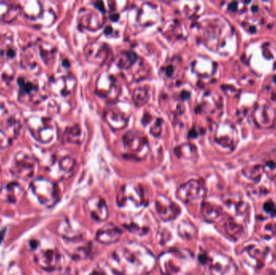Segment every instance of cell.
I'll list each match as a JSON object with an SVG mask.
<instances>
[{
	"label": "cell",
	"mask_w": 276,
	"mask_h": 275,
	"mask_svg": "<svg viewBox=\"0 0 276 275\" xmlns=\"http://www.w3.org/2000/svg\"><path fill=\"white\" fill-rule=\"evenodd\" d=\"M150 97H151L150 90L147 86H140L136 88L132 93V100L136 106H143L147 104L150 100Z\"/></svg>",
	"instance_id": "32"
},
{
	"label": "cell",
	"mask_w": 276,
	"mask_h": 275,
	"mask_svg": "<svg viewBox=\"0 0 276 275\" xmlns=\"http://www.w3.org/2000/svg\"><path fill=\"white\" fill-rule=\"evenodd\" d=\"M127 230L129 231V232H132L134 234L140 235V236H143V235L147 234V232H149V228H146V227H141L140 225L136 224H130L128 225H124Z\"/></svg>",
	"instance_id": "36"
},
{
	"label": "cell",
	"mask_w": 276,
	"mask_h": 275,
	"mask_svg": "<svg viewBox=\"0 0 276 275\" xmlns=\"http://www.w3.org/2000/svg\"><path fill=\"white\" fill-rule=\"evenodd\" d=\"M24 194V190L16 182L7 184L0 190V197L6 200L7 202L17 203L23 197Z\"/></svg>",
	"instance_id": "22"
},
{
	"label": "cell",
	"mask_w": 276,
	"mask_h": 275,
	"mask_svg": "<svg viewBox=\"0 0 276 275\" xmlns=\"http://www.w3.org/2000/svg\"><path fill=\"white\" fill-rule=\"evenodd\" d=\"M122 233L121 229L115 224H106L96 232V241L103 245H112L120 240Z\"/></svg>",
	"instance_id": "14"
},
{
	"label": "cell",
	"mask_w": 276,
	"mask_h": 275,
	"mask_svg": "<svg viewBox=\"0 0 276 275\" xmlns=\"http://www.w3.org/2000/svg\"><path fill=\"white\" fill-rule=\"evenodd\" d=\"M106 122L113 130H121L128 124V116L118 108H112L104 115Z\"/></svg>",
	"instance_id": "20"
},
{
	"label": "cell",
	"mask_w": 276,
	"mask_h": 275,
	"mask_svg": "<svg viewBox=\"0 0 276 275\" xmlns=\"http://www.w3.org/2000/svg\"><path fill=\"white\" fill-rule=\"evenodd\" d=\"M21 13V6L10 3L0 2V20L5 22L14 21Z\"/></svg>",
	"instance_id": "25"
},
{
	"label": "cell",
	"mask_w": 276,
	"mask_h": 275,
	"mask_svg": "<svg viewBox=\"0 0 276 275\" xmlns=\"http://www.w3.org/2000/svg\"><path fill=\"white\" fill-rule=\"evenodd\" d=\"M120 92L121 87L116 77L108 72L102 73L96 82V95L108 101H115Z\"/></svg>",
	"instance_id": "6"
},
{
	"label": "cell",
	"mask_w": 276,
	"mask_h": 275,
	"mask_svg": "<svg viewBox=\"0 0 276 275\" xmlns=\"http://www.w3.org/2000/svg\"><path fill=\"white\" fill-rule=\"evenodd\" d=\"M178 233L182 238L189 241L195 237L196 230L195 226L191 222L182 221L178 226Z\"/></svg>",
	"instance_id": "33"
},
{
	"label": "cell",
	"mask_w": 276,
	"mask_h": 275,
	"mask_svg": "<svg viewBox=\"0 0 276 275\" xmlns=\"http://www.w3.org/2000/svg\"><path fill=\"white\" fill-rule=\"evenodd\" d=\"M59 232L63 237L71 241L79 240L83 237V233L80 228L69 220H65L60 224Z\"/></svg>",
	"instance_id": "24"
},
{
	"label": "cell",
	"mask_w": 276,
	"mask_h": 275,
	"mask_svg": "<svg viewBox=\"0 0 276 275\" xmlns=\"http://www.w3.org/2000/svg\"><path fill=\"white\" fill-rule=\"evenodd\" d=\"M53 91L62 96L72 94L76 86V78L73 74L69 73L53 80L52 82Z\"/></svg>",
	"instance_id": "19"
},
{
	"label": "cell",
	"mask_w": 276,
	"mask_h": 275,
	"mask_svg": "<svg viewBox=\"0 0 276 275\" xmlns=\"http://www.w3.org/2000/svg\"><path fill=\"white\" fill-rule=\"evenodd\" d=\"M159 18L158 7L150 3H146L138 12L137 21L141 26L149 27L155 25Z\"/></svg>",
	"instance_id": "18"
},
{
	"label": "cell",
	"mask_w": 276,
	"mask_h": 275,
	"mask_svg": "<svg viewBox=\"0 0 276 275\" xmlns=\"http://www.w3.org/2000/svg\"><path fill=\"white\" fill-rule=\"evenodd\" d=\"M104 13L100 11L97 12L84 9L81 11L79 19V24L82 28L89 31H97L104 26Z\"/></svg>",
	"instance_id": "12"
},
{
	"label": "cell",
	"mask_w": 276,
	"mask_h": 275,
	"mask_svg": "<svg viewBox=\"0 0 276 275\" xmlns=\"http://www.w3.org/2000/svg\"><path fill=\"white\" fill-rule=\"evenodd\" d=\"M162 71L164 73L165 77L171 78L174 75V73H175V65H174V64L172 63L167 64V65L163 66Z\"/></svg>",
	"instance_id": "38"
},
{
	"label": "cell",
	"mask_w": 276,
	"mask_h": 275,
	"mask_svg": "<svg viewBox=\"0 0 276 275\" xmlns=\"http://www.w3.org/2000/svg\"><path fill=\"white\" fill-rule=\"evenodd\" d=\"M109 264L117 274H147L155 268L156 259L143 245L128 243L114 251L110 257Z\"/></svg>",
	"instance_id": "1"
},
{
	"label": "cell",
	"mask_w": 276,
	"mask_h": 275,
	"mask_svg": "<svg viewBox=\"0 0 276 275\" xmlns=\"http://www.w3.org/2000/svg\"><path fill=\"white\" fill-rule=\"evenodd\" d=\"M86 53L88 61L101 65L108 59L110 54V49L108 45L100 42H94L88 45Z\"/></svg>",
	"instance_id": "16"
},
{
	"label": "cell",
	"mask_w": 276,
	"mask_h": 275,
	"mask_svg": "<svg viewBox=\"0 0 276 275\" xmlns=\"http://www.w3.org/2000/svg\"><path fill=\"white\" fill-rule=\"evenodd\" d=\"M39 54L41 56V59L45 61V63H48L51 59H53L54 57L55 52L54 48L49 44L43 42L42 44L38 45Z\"/></svg>",
	"instance_id": "34"
},
{
	"label": "cell",
	"mask_w": 276,
	"mask_h": 275,
	"mask_svg": "<svg viewBox=\"0 0 276 275\" xmlns=\"http://www.w3.org/2000/svg\"><path fill=\"white\" fill-rule=\"evenodd\" d=\"M214 64L205 57H196L191 61V69L198 77H206L214 73Z\"/></svg>",
	"instance_id": "21"
},
{
	"label": "cell",
	"mask_w": 276,
	"mask_h": 275,
	"mask_svg": "<svg viewBox=\"0 0 276 275\" xmlns=\"http://www.w3.org/2000/svg\"><path fill=\"white\" fill-rule=\"evenodd\" d=\"M164 33L167 37H171V39L179 40L184 38L186 31L179 21H173L169 23V25L166 26Z\"/></svg>",
	"instance_id": "28"
},
{
	"label": "cell",
	"mask_w": 276,
	"mask_h": 275,
	"mask_svg": "<svg viewBox=\"0 0 276 275\" xmlns=\"http://www.w3.org/2000/svg\"><path fill=\"white\" fill-rule=\"evenodd\" d=\"M26 125L32 136L39 142L49 143L56 137V126L49 117H29L27 119Z\"/></svg>",
	"instance_id": "3"
},
{
	"label": "cell",
	"mask_w": 276,
	"mask_h": 275,
	"mask_svg": "<svg viewBox=\"0 0 276 275\" xmlns=\"http://www.w3.org/2000/svg\"><path fill=\"white\" fill-rule=\"evenodd\" d=\"M37 165V160L32 155L20 152L15 156L12 169L15 175L26 179L33 177Z\"/></svg>",
	"instance_id": "8"
},
{
	"label": "cell",
	"mask_w": 276,
	"mask_h": 275,
	"mask_svg": "<svg viewBox=\"0 0 276 275\" xmlns=\"http://www.w3.org/2000/svg\"><path fill=\"white\" fill-rule=\"evenodd\" d=\"M35 261L42 269L53 270L60 261V255L53 249H42L35 255Z\"/></svg>",
	"instance_id": "15"
},
{
	"label": "cell",
	"mask_w": 276,
	"mask_h": 275,
	"mask_svg": "<svg viewBox=\"0 0 276 275\" xmlns=\"http://www.w3.org/2000/svg\"><path fill=\"white\" fill-rule=\"evenodd\" d=\"M30 189L38 202L43 206L51 208L58 201L57 187L50 180L42 177L37 178L31 184Z\"/></svg>",
	"instance_id": "5"
},
{
	"label": "cell",
	"mask_w": 276,
	"mask_h": 275,
	"mask_svg": "<svg viewBox=\"0 0 276 275\" xmlns=\"http://www.w3.org/2000/svg\"><path fill=\"white\" fill-rule=\"evenodd\" d=\"M116 204L119 208L125 210H137L147 206L148 199L142 186L128 184L122 187L118 194Z\"/></svg>",
	"instance_id": "2"
},
{
	"label": "cell",
	"mask_w": 276,
	"mask_h": 275,
	"mask_svg": "<svg viewBox=\"0 0 276 275\" xmlns=\"http://www.w3.org/2000/svg\"><path fill=\"white\" fill-rule=\"evenodd\" d=\"M89 275H108V273H106L104 271L101 270V269H96L93 272L90 273Z\"/></svg>",
	"instance_id": "40"
},
{
	"label": "cell",
	"mask_w": 276,
	"mask_h": 275,
	"mask_svg": "<svg viewBox=\"0 0 276 275\" xmlns=\"http://www.w3.org/2000/svg\"><path fill=\"white\" fill-rule=\"evenodd\" d=\"M123 145L125 155L133 159L143 160L149 151V141L147 136L140 131H128L123 137Z\"/></svg>",
	"instance_id": "4"
},
{
	"label": "cell",
	"mask_w": 276,
	"mask_h": 275,
	"mask_svg": "<svg viewBox=\"0 0 276 275\" xmlns=\"http://www.w3.org/2000/svg\"><path fill=\"white\" fill-rule=\"evenodd\" d=\"M140 57H138L136 53L132 51H124L120 53L116 60L117 67L123 73L128 72L135 64L137 62Z\"/></svg>",
	"instance_id": "23"
},
{
	"label": "cell",
	"mask_w": 276,
	"mask_h": 275,
	"mask_svg": "<svg viewBox=\"0 0 276 275\" xmlns=\"http://www.w3.org/2000/svg\"><path fill=\"white\" fill-rule=\"evenodd\" d=\"M183 264V254L178 251H168L162 253L159 257V265L163 275L176 274Z\"/></svg>",
	"instance_id": "9"
},
{
	"label": "cell",
	"mask_w": 276,
	"mask_h": 275,
	"mask_svg": "<svg viewBox=\"0 0 276 275\" xmlns=\"http://www.w3.org/2000/svg\"><path fill=\"white\" fill-rule=\"evenodd\" d=\"M201 214L204 220L210 222H214L221 217L222 210V208L211 203L203 202L201 205Z\"/></svg>",
	"instance_id": "26"
},
{
	"label": "cell",
	"mask_w": 276,
	"mask_h": 275,
	"mask_svg": "<svg viewBox=\"0 0 276 275\" xmlns=\"http://www.w3.org/2000/svg\"><path fill=\"white\" fill-rule=\"evenodd\" d=\"M143 124L145 126L151 125L150 132L154 137H159L163 132V121L161 118L153 119L148 112H146L143 118Z\"/></svg>",
	"instance_id": "27"
},
{
	"label": "cell",
	"mask_w": 276,
	"mask_h": 275,
	"mask_svg": "<svg viewBox=\"0 0 276 275\" xmlns=\"http://www.w3.org/2000/svg\"><path fill=\"white\" fill-rule=\"evenodd\" d=\"M65 138L68 142L80 144L84 139V133L80 125H75L65 130Z\"/></svg>",
	"instance_id": "30"
},
{
	"label": "cell",
	"mask_w": 276,
	"mask_h": 275,
	"mask_svg": "<svg viewBox=\"0 0 276 275\" xmlns=\"http://www.w3.org/2000/svg\"><path fill=\"white\" fill-rule=\"evenodd\" d=\"M197 2L183 3V12L187 18H193L196 16L198 9H195V5H197Z\"/></svg>",
	"instance_id": "35"
},
{
	"label": "cell",
	"mask_w": 276,
	"mask_h": 275,
	"mask_svg": "<svg viewBox=\"0 0 276 275\" xmlns=\"http://www.w3.org/2000/svg\"><path fill=\"white\" fill-rule=\"evenodd\" d=\"M10 137L5 131L0 129V151L4 150L10 145Z\"/></svg>",
	"instance_id": "37"
},
{
	"label": "cell",
	"mask_w": 276,
	"mask_h": 275,
	"mask_svg": "<svg viewBox=\"0 0 276 275\" xmlns=\"http://www.w3.org/2000/svg\"><path fill=\"white\" fill-rule=\"evenodd\" d=\"M18 86V100L21 103H40L44 100L45 96L41 94V89L37 84L33 83L24 77H20Z\"/></svg>",
	"instance_id": "10"
},
{
	"label": "cell",
	"mask_w": 276,
	"mask_h": 275,
	"mask_svg": "<svg viewBox=\"0 0 276 275\" xmlns=\"http://www.w3.org/2000/svg\"><path fill=\"white\" fill-rule=\"evenodd\" d=\"M227 267L228 261L224 257H222L221 256H214V258L212 259L210 268H211L213 274L226 275Z\"/></svg>",
	"instance_id": "31"
},
{
	"label": "cell",
	"mask_w": 276,
	"mask_h": 275,
	"mask_svg": "<svg viewBox=\"0 0 276 275\" xmlns=\"http://www.w3.org/2000/svg\"><path fill=\"white\" fill-rule=\"evenodd\" d=\"M75 165V160L69 155L61 156L53 160L50 172L55 177H63L72 173Z\"/></svg>",
	"instance_id": "17"
},
{
	"label": "cell",
	"mask_w": 276,
	"mask_h": 275,
	"mask_svg": "<svg viewBox=\"0 0 276 275\" xmlns=\"http://www.w3.org/2000/svg\"><path fill=\"white\" fill-rule=\"evenodd\" d=\"M157 213L164 221H171L179 216L181 209L178 204L166 196H159L155 200Z\"/></svg>",
	"instance_id": "11"
},
{
	"label": "cell",
	"mask_w": 276,
	"mask_h": 275,
	"mask_svg": "<svg viewBox=\"0 0 276 275\" xmlns=\"http://www.w3.org/2000/svg\"><path fill=\"white\" fill-rule=\"evenodd\" d=\"M195 147L190 143L182 144L175 147V149L176 157L180 159H193V157L195 156Z\"/></svg>",
	"instance_id": "29"
},
{
	"label": "cell",
	"mask_w": 276,
	"mask_h": 275,
	"mask_svg": "<svg viewBox=\"0 0 276 275\" xmlns=\"http://www.w3.org/2000/svg\"><path fill=\"white\" fill-rule=\"evenodd\" d=\"M90 216L96 222H104L108 217V208L105 200L100 197H92L87 202Z\"/></svg>",
	"instance_id": "13"
},
{
	"label": "cell",
	"mask_w": 276,
	"mask_h": 275,
	"mask_svg": "<svg viewBox=\"0 0 276 275\" xmlns=\"http://www.w3.org/2000/svg\"><path fill=\"white\" fill-rule=\"evenodd\" d=\"M273 208H274V204H272V203L268 202L265 204V209H266V212H272V211H273Z\"/></svg>",
	"instance_id": "39"
},
{
	"label": "cell",
	"mask_w": 276,
	"mask_h": 275,
	"mask_svg": "<svg viewBox=\"0 0 276 275\" xmlns=\"http://www.w3.org/2000/svg\"><path fill=\"white\" fill-rule=\"evenodd\" d=\"M206 193L204 184L200 179H191L182 184L177 190L176 196L184 204L202 200Z\"/></svg>",
	"instance_id": "7"
}]
</instances>
